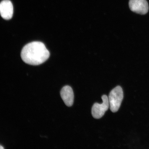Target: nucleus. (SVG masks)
<instances>
[{
	"label": "nucleus",
	"mask_w": 149,
	"mask_h": 149,
	"mask_svg": "<svg viewBox=\"0 0 149 149\" xmlns=\"http://www.w3.org/2000/svg\"><path fill=\"white\" fill-rule=\"evenodd\" d=\"M50 56L45 45L40 42H33L24 47L21 53L22 60L26 64L38 65L47 60Z\"/></svg>",
	"instance_id": "obj_1"
},
{
	"label": "nucleus",
	"mask_w": 149,
	"mask_h": 149,
	"mask_svg": "<svg viewBox=\"0 0 149 149\" xmlns=\"http://www.w3.org/2000/svg\"><path fill=\"white\" fill-rule=\"evenodd\" d=\"M123 92L122 87L117 86L109 93V100L110 109L113 113L118 110L123 99Z\"/></svg>",
	"instance_id": "obj_2"
},
{
	"label": "nucleus",
	"mask_w": 149,
	"mask_h": 149,
	"mask_svg": "<svg viewBox=\"0 0 149 149\" xmlns=\"http://www.w3.org/2000/svg\"><path fill=\"white\" fill-rule=\"evenodd\" d=\"M102 103H95L92 109V116L95 119H100L103 116L109 107V98L104 95L102 97Z\"/></svg>",
	"instance_id": "obj_3"
},
{
	"label": "nucleus",
	"mask_w": 149,
	"mask_h": 149,
	"mask_svg": "<svg viewBox=\"0 0 149 149\" xmlns=\"http://www.w3.org/2000/svg\"><path fill=\"white\" fill-rule=\"evenodd\" d=\"M129 6L132 12L139 14H146L149 10L146 0H130Z\"/></svg>",
	"instance_id": "obj_4"
},
{
	"label": "nucleus",
	"mask_w": 149,
	"mask_h": 149,
	"mask_svg": "<svg viewBox=\"0 0 149 149\" xmlns=\"http://www.w3.org/2000/svg\"><path fill=\"white\" fill-rule=\"evenodd\" d=\"M0 14L3 19L9 20L13 14V7L9 0H3L0 3Z\"/></svg>",
	"instance_id": "obj_5"
},
{
	"label": "nucleus",
	"mask_w": 149,
	"mask_h": 149,
	"mask_svg": "<svg viewBox=\"0 0 149 149\" xmlns=\"http://www.w3.org/2000/svg\"><path fill=\"white\" fill-rule=\"evenodd\" d=\"M61 95L65 105L70 107L73 105L74 94L73 90L69 86H65L61 89Z\"/></svg>",
	"instance_id": "obj_6"
},
{
	"label": "nucleus",
	"mask_w": 149,
	"mask_h": 149,
	"mask_svg": "<svg viewBox=\"0 0 149 149\" xmlns=\"http://www.w3.org/2000/svg\"><path fill=\"white\" fill-rule=\"evenodd\" d=\"M4 149V148H3V147L2 146H1V145H0V149Z\"/></svg>",
	"instance_id": "obj_7"
}]
</instances>
